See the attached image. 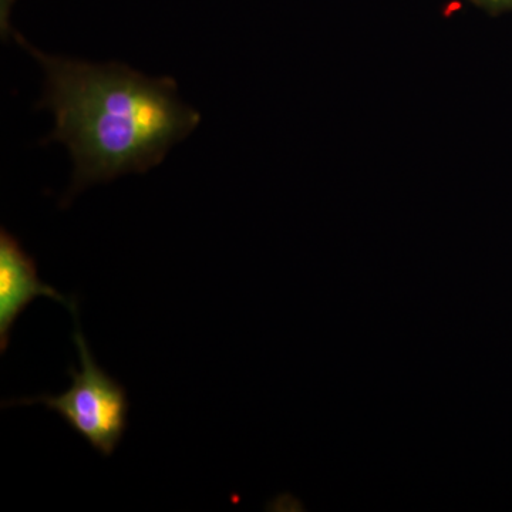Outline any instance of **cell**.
<instances>
[{
	"mask_svg": "<svg viewBox=\"0 0 512 512\" xmlns=\"http://www.w3.org/2000/svg\"><path fill=\"white\" fill-rule=\"evenodd\" d=\"M39 296L55 299L70 311H77L76 298H66L46 285L37 272L35 258L8 229L0 231V352H6L10 330L30 303Z\"/></svg>",
	"mask_w": 512,
	"mask_h": 512,
	"instance_id": "obj_3",
	"label": "cell"
},
{
	"mask_svg": "<svg viewBox=\"0 0 512 512\" xmlns=\"http://www.w3.org/2000/svg\"><path fill=\"white\" fill-rule=\"evenodd\" d=\"M16 39L45 72L37 106L55 119L46 143L60 141L73 157L67 201L90 185L147 173L201 123L170 77L153 79L123 63L50 56Z\"/></svg>",
	"mask_w": 512,
	"mask_h": 512,
	"instance_id": "obj_1",
	"label": "cell"
},
{
	"mask_svg": "<svg viewBox=\"0 0 512 512\" xmlns=\"http://www.w3.org/2000/svg\"><path fill=\"white\" fill-rule=\"evenodd\" d=\"M73 316L77 322L73 340L79 350L80 370L73 366L67 369L72 386L59 396L40 394L32 399L10 400L5 406L43 404L60 414L72 430L99 451L101 456L110 457L127 430L130 410L127 390L94 362L89 343L80 330L77 312Z\"/></svg>",
	"mask_w": 512,
	"mask_h": 512,
	"instance_id": "obj_2",
	"label": "cell"
},
{
	"mask_svg": "<svg viewBox=\"0 0 512 512\" xmlns=\"http://www.w3.org/2000/svg\"><path fill=\"white\" fill-rule=\"evenodd\" d=\"M474 2L490 9H504L512 6V0H474Z\"/></svg>",
	"mask_w": 512,
	"mask_h": 512,
	"instance_id": "obj_4",
	"label": "cell"
}]
</instances>
